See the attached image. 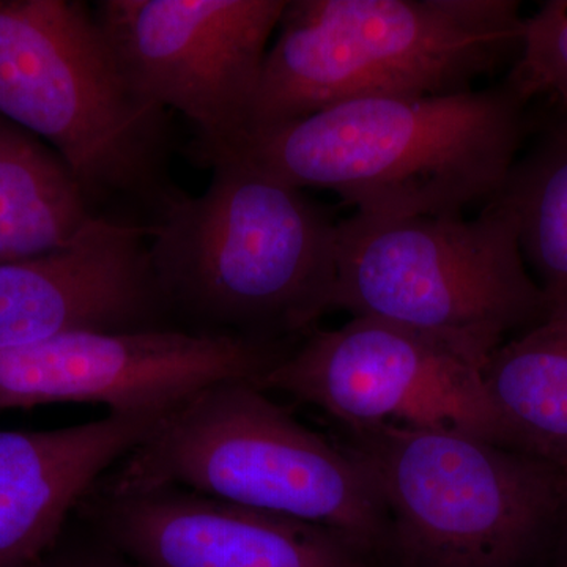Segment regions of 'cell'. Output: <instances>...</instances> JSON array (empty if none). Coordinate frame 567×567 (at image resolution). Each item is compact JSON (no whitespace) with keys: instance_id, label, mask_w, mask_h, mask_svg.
I'll use <instances>...</instances> for the list:
<instances>
[{"instance_id":"cell-1","label":"cell","mask_w":567,"mask_h":567,"mask_svg":"<svg viewBox=\"0 0 567 567\" xmlns=\"http://www.w3.org/2000/svg\"><path fill=\"white\" fill-rule=\"evenodd\" d=\"M506 80L442 96H368L256 134L234 156L382 218L462 215L502 192L532 132ZM224 162V159H223Z\"/></svg>"},{"instance_id":"cell-2","label":"cell","mask_w":567,"mask_h":567,"mask_svg":"<svg viewBox=\"0 0 567 567\" xmlns=\"http://www.w3.org/2000/svg\"><path fill=\"white\" fill-rule=\"evenodd\" d=\"M147 227L173 327L188 333L298 342L333 311L338 223L328 208L240 159L212 167Z\"/></svg>"},{"instance_id":"cell-3","label":"cell","mask_w":567,"mask_h":567,"mask_svg":"<svg viewBox=\"0 0 567 567\" xmlns=\"http://www.w3.org/2000/svg\"><path fill=\"white\" fill-rule=\"evenodd\" d=\"M0 115L50 144L100 218L147 229L183 193L169 112L133 87L84 2L0 0Z\"/></svg>"},{"instance_id":"cell-4","label":"cell","mask_w":567,"mask_h":567,"mask_svg":"<svg viewBox=\"0 0 567 567\" xmlns=\"http://www.w3.org/2000/svg\"><path fill=\"white\" fill-rule=\"evenodd\" d=\"M524 24L516 0H287L246 140L349 100L472 91Z\"/></svg>"},{"instance_id":"cell-5","label":"cell","mask_w":567,"mask_h":567,"mask_svg":"<svg viewBox=\"0 0 567 567\" xmlns=\"http://www.w3.org/2000/svg\"><path fill=\"white\" fill-rule=\"evenodd\" d=\"M111 494L181 487L341 533L372 559L386 514L344 445L306 427L254 380L204 388L95 484Z\"/></svg>"},{"instance_id":"cell-6","label":"cell","mask_w":567,"mask_h":567,"mask_svg":"<svg viewBox=\"0 0 567 567\" xmlns=\"http://www.w3.org/2000/svg\"><path fill=\"white\" fill-rule=\"evenodd\" d=\"M386 514L375 567H551L567 472L450 429H350Z\"/></svg>"},{"instance_id":"cell-7","label":"cell","mask_w":567,"mask_h":567,"mask_svg":"<svg viewBox=\"0 0 567 567\" xmlns=\"http://www.w3.org/2000/svg\"><path fill=\"white\" fill-rule=\"evenodd\" d=\"M334 309L409 328L481 369L507 336L547 319L516 221L496 200L472 219L363 213L341 219Z\"/></svg>"},{"instance_id":"cell-8","label":"cell","mask_w":567,"mask_h":567,"mask_svg":"<svg viewBox=\"0 0 567 567\" xmlns=\"http://www.w3.org/2000/svg\"><path fill=\"white\" fill-rule=\"evenodd\" d=\"M287 0H102L93 14L134 89L181 112L189 156L212 169L248 134L265 58Z\"/></svg>"},{"instance_id":"cell-9","label":"cell","mask_w":567,"mask_h":567,"mask_svg":"<svg viewBox=\"0 0 567 567\" xmlns=\"http://www.w3.org/2000/svg\"><path fill=\"white\" fill-rule=\"evenodd\" d=\"M254 383L322 410L342 431L450 429L513 447L480 365L435 339L379 319L352 317L336 330L317 327Z\"/></svg>"},{"instance_id":"cell-10","label":"cell","mask_w":567,"mask_h":567,"mask_svg":"<svg viewBox=\"0 0 567 567\" xmlns=\"http://www.w3.org/2000/svg\"><path fill=\"white\" fill-rule=\"evenodd\" d=\"M297 344L175 328L63 334L0 352V412L95 404L111 415L169 413L224 380L256 382Z\"/></svg>"},{"instance_id":"cell-11","label":"cell","mask_w":567,"mask_h":567,"mask_svg":"<svg viewBox=\"0 0 567 567\" xmlns=\"http://www.w3.org/2000/svg\"><path fill=\"white\" fill-rule=\"evenodd\" d=\"M74 516L142 567H374L333 529L181 487L93 486Z\"/></svg>"},{"instance_id":"cell-12","label":"cell","mask_w":567,"mask_h":567,"mask_svg":"<svg viewBox=\"0 0 567 567\" xmlns=\"http://www.w3.org/2000/svg\"><path fill=\"white\" fill-rule=\"evenodd\" d=\"M167 328L147 230L136 224L96 218L59 251L0 265V352L80 331Z\"/></svg>"},{"instance_id":"cell-13","label":"cell","mask_w":567,"mask_h":567,"mask_svg":"<svg viewBox=\"0 0 567 567\" xmlns=\"http://www.w3.org/2000/svg\"><path fill=\"white\" fill-rule=\"evenodd\" d=\"M167 413L111 415L52 431H0V567H32L81 499Z\"/></svg>"},{"instance_id":"cell-14","label":"cell","mask_w":567,"mask_h":567,"mask_svg":"<svg viewBox=\"0 0 567 567\" xmlns=\"http://www.w3.org/2000/svg\"><path fill=\"white\" fill-rule=\"evenodd\" d=\"M96 218L61 156L0 115V265L59 251Z\"/></svg>"},{"instance_id":"cell-15","label":"cell","mask_w":567,"mask_h":567,"mask_svg":"<svg viewBox=\"0 0 567 567\" xmlns=\"http://www.w3.org/2000/svg\"><path fill=\"white\" fill-rule=\"evenodd\" d=\"M483 379L514 450L567 472V317L507 339Z\"/></svg>"},{"instance_id":"cell-16","label":"cell","mask_w":567,"mask_h":567,"mask_svg":"<svg viewBox=\"0 0 567 567\" xmlns=\"http://www.w3.org/2000/svg\"><path fill=\"white\" fill-rule=\"evenodd\" d=\"M496 203L516 221L518 245L543 292L547 319L567 317V125L551 123L518 156ZM546 319V320H547Z\"/></svg>"},{"instance_id":"cell-17","label":"cell","mask_w":567,"mask_h":567,"mask_svg":"<svg viewBox=\"0 0 567 567\" xmlns=\"http://www.w3.org/2000/svg\"><path fill=\"white\" fill-rule=\"evenodd\" d=\"M506 81L522 99L557 104L567 125V0H548L525 18L520 52Z\"/></svg>"},{"instance_id":"cell-18","label":"cell","mask_w":567,"mask_h":567,"mask_svg":"<svg viewBox=\"0 0 567 567\" xmlns=\"http://www.w3.org/2000/svg\"><path fill=\"white\" fill-rule=\"evenodd\" d=\"M32 567H142L80 517L70 518L50 550Z\"/></svg>"},{"instance_id":"cell-19","label":"cell","mask_w":567,"mask_h":567,"mask_svg":"<svg viewBox=\"0 0 567 567\" xmlns=\"http://www.w3.org/2000/svg\"><path fill=\"white\" fill-rule=\"evenodd\" d=\"M551 567H567V528L565 535H563L561 543H559L557 555H555L554 565H551Z\"/></svg>"}]
</instances>
